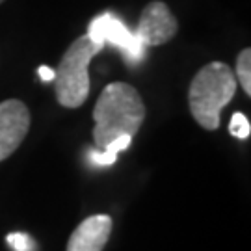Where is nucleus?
I'll return each instance as SVG.
<instances>
[{
	"label": "nucleus",
	"instance_id": "obj_1",
	"mask_svg": "<svg viewBox=\"0 0 251 251\" xmlns=\"http://www.w3.org/2000/svg\"><path fill=\"white\" fill-rule=\"evenodd\" d=\"M145 117V106L140 93L125 82L108 84L93 108V140L104 149L119 136H134Z\"/></svg>",
	"mask_w": 251,
	"mask_h": 251
},
{
	"label": "nucleus",
	"instance_id": "obj_2",
	"mask_svg": "<svg viewBox=\"0 0 251 251\" xmlns=\"http://www.w3.org/2000/svg\"><path fill=\"white\" fill-rule=\"evenodd\" d=\"M236 93V76L224 62L206 63L194 76L188 90V104L194 119L206 130L220 126V114Z\"/></svg>",
	"mask_w": 251,
	"mask_h": 251
},
{
	"label": "nucleus",
	"instance_id": "obj_3",
	"mask_svg": "<svg viewBox=\"0 0 251 251\" xmlns=\"http://www.w3.org/2000/svg\"><path fill=\"white\" fill-rule=\"evenodd\" d=\"M99 50L102 49L88 34L75 39L65 50L58 69H54V91L62 106L78 108L90 97V62Z\"/></svg>",
	"mask_w": 251,
	"mask_h": 251
},
{
	"label": "nucleus",
	"instance_id": "obj_4",
	"mask_svg": "<svg viewBox=\"0 0 251 251\" xmlns=\"http://www.w3.org/2000/svg\"><path fill=\"white\" fill-rule=\"evenodd\" d=\"M88 36L100 49L106 43L119 49L123 52V58L130 65H136V63H140L144 60V43L112 11H104V13L97 15L95 19H91L90 28H88Z\"/></svg>",
	"mask_w": 251,
	"mask_h": 251
},
{
	"label": "nucleus",
	"instance_id": "obj_5",
	"mask_svg": "<svg viewBox=\"0 0 251 251\" xmlns=\"http://www.w3.org/2000/svg\"><path fill=\"white\" fill-rule=\"evenodd\" d=\"M177 30L179 21L171 13L168 4L154 0L144 8L134 34L144 43V47H158L173 39Z\"/></svg>",
	"mask_w": 251,
	"mask_h": 251
},
{
	"label": "nucleus",
	"instance_id": "obj_6",
	"mask_svg": "<svg viewBox=\"0 0 251 251\" xmlns=\"http://www.w3.org/2000/svg\"><path fill=\"white\" fill-rule=\"evenodd\" d=\"M30 128V110L25 102L8 99L0 102V162L23 144Z\"/></svg>",
	"mask_w": 251,
	"mask_h": 251
},
{
	"label": "nucleus",
	"instance_id": "obj_7",
	"mask_svg": "<svg viewBox=\"0 0 251 251\" xmlns=\"http://www.w3.org/2000/svg\"><path fill=\"white\" fill-rule=\"evenodd\" d=\"M112 233V218L106 214L90 216L69 238L67 251H102Z\"/></svg>",
	"mask_w": 251,
	"mask_h": 251
},
{
	"label": "nucleus",
	"instance_id": "obj_8",
	"mask_svg": "<svg viewBox=\"0 0 251 251\" xmlns=\"http://www.w3.org/2000/svg\"><path fill=\"white\" fill-rule=\"evenodd\" d=\"M236 78L244 88V93L251 95V50L244 49L236 58Z\"/></svg>",
	"mask_w": 251,
	"mask_h": 251
},
{
	"label": "nucleus",
	"instance_id": "obj_9",
	"mask_svg": "<svg viewBox=\"0 0 251 251\" xmlns=\"http://www.w3.org/2000/svg\"><path fill=\"white\" fill-rule=\"evenodd\" d=\"M229 132H231L234 138H238V140L250 138L251 126H250L248 117L244 116V114H240V112H234L233 117H231V123H229Z\"/></svg>",
	"mask_w": 251,
	"mask_h": 251
},
{
	"label": "nucleus",
	"instance_id": "obj_10",
	"mask_svg": "<svg viewBox=\"0 0 251 251\" xmlns=\"http://www.w3.org/2000/svg\"><path fill=\"white\" fill-rule=\"evenodd\" d=\"M6 242L9 244V248H13V251H36V242H34V238L28 236L26 233L8 234Z\"/></svg>",
	"mask_w": 251,
	"mask_h": 251
},
{
	"label": "nucleus",
	"instance_id": "obj_11",
	"mask_svg": "<svg viewBox=\"0 0 251 251\" xmlns=\"http://www.w3.org/2000/svg\"><path fill=\"white\" fill-rule=\"evenodd\" d=\"M88 156H90V160L93 162L95 166H112L117 158V154L108 152V151H90Z\"/></svg>",
	"mask_w": 251,
	"mask_h": 251
},
{
	"label": "nucleus",
	"instance_id": "obj_12",
	"mask_svg": "<svg viewBox=\"0 0 251 251\" xmlns=\"http://www.w3.org/2000/svg\"><path fill=\"white\" fill-rule=\"evenodd\" d=\"M132 142V136H119L116 138L114 142H110V144L104 147V149H100V151H108V152H114V154H119L121 151H125L126 147L130 145Z\"/></svg>",
	"mask_w": 251,
	"mask_h": 251
},
{
	"label": "nucleus",
	"instance_id": "obj_13",
	"mask_svg": "<svg viewBox=\"0 0 251 251\" xmlns=\"http://www.w3.org/2000/svg\"><path fill=\"white\" fill-rule=\"evenodd\" d=\"M37 73H39V78H41L43 82H52L54 80V69L47 67V65H41V67L37 69Z\"/></svg>",
	"mask_w": 251,
	"mask_h": 251
},
{
	"label": "nucleus",
	"instance_id": "obj_14",
	"mask_svg": "<svg viewBox=\"0 0 251 251\" xmlns=\"http://www.w3.org/2000/svg\"><path fill=\"white\" fill-rule=\"evenodd\" d=\"M2 2H4V0H0V4H2Z\"/></svg>",
	"mask_w": 251,
	"mask_h": 251
}]
</instances>
